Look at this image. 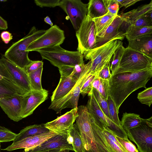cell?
Wrapping results in <instances>:
<instances>
[{
    "mask_svg": "<svg viewBox=\"0 0 152 152\" xmlns=\"http://www.w3.org/2000/svg\"><path fill=\"white\" fill-rule=\"evenodd\" d=\"M152 75V67L133 73L123 72L111 75L109 79L108 94L114 102L118 113L122 104L133 92L143 87Z\"/></svg>",
    "mask_w": 152,
    "mask_h": 152,
    "instance_id": "6da1fadb",
    "label": "cell"
},
{
    "mask_svg": "<svg viewBox=\"0 0 152 152\" xmlns=\"http://www.w3.org/2000/svg\"><path fill=\"white\" fill-rule=\"evenodd\" d=\"M45 30H38L33 26L25 37L13 43L5 52L4 56L8 60L21 68L25 67L32 61L28 58L27 48L30 44L46 32Z\"/></svg>",
    "mask_w": 152,
    "mask_h": 152,
    "instance_id": "7a4b0ae2",
    "label": "cell"
},
{
    "mask_svg": "<svg viewBox=\"0 0 152 152\" xmlns=\"http://www.w3.org/2000/svg\"><path fill=\"white\" fill-rule=\"evenodd\" d=\"M122 41L113 39L87 52L84 55L85 58L90 62V72L96 75L107 64L110 62L113 53L123 45Z\"/></svg>",
    "mask_w": 152,
    "mask_h": 152,
    "instance_id": "3957f363",
    "label": "cell"
},
{
    "mask_svg": "<svg viewBox=\"0 0 152 152\" xmlns=\"http://www.w3.org/2000/svg\"><path fill=\"white\" fill-rule=\"evenodd\" d=\"M37 51L40 53L43 59L48 61L58 69L64 66H74L84 64V56L79 51L67 50L60 45L42 48Z\"/></svg>",
    "mask_w": 152,
    "mask_h": 152,
    "instance_id": "277c9868",
    "label": "cell"
},
{
    "mask_svg": "<svg viewBox=\"0 0 152 152\" xmlns=\"http://www.w3.org/2000/svg\"><path fill=\"white\" fill-rule=\"evenodd\" d=\"M151 67L152 58L130 48H125L118 66L111 75L136 72Z\"/></svg>",
    "mask_w": 152,
    "mask_h": 152,
    "instance_id": "5b68a950",
    "label": "cell"
},
{
    "mask_svg": "<svg viewBox=\"0 0 152 152\" xmlns=\"http://www.w3.org/2000/svg\"><path fill=\"white\" fill-rule=\"evenodd\" d=\"M90 63L89 61L86 64L85 70L69 92L62 98L51 102L49 109L59 112L66 108L73 109L77 107L81 88L84 83L92 75L90 72Z\"/></svg>",
    "mask_w": 152,
    "mask_h": 152,
    "instance_id": "8992f818",
    "label": "cell"
},
{
    "mask_svg": "<svg viewBox=\"0 0 152 152\" xmlns=\"http://www.w3.org/2000/svg\"><path fill=\"white\" fill-rule=\"evenodd\" d=\"M77 115L75 124L79 131L85 152H99L94 140L86 106L77 107Z\"/></svg>",
    "mask_w": 152,
    "mask_h": 152,
    "instance_id": "52a82bcc",
    "label": "cell"
},
{
    "mask_svg": "<svg viewBox=\"0 0 152 152\" xmlns=\"http://www.w3.org/2000/svg\"><path fill=\"white\" fill-rule=\"evenodd\" d=\"M78 42L77 51L83 55L96 48V33L92 18L87 15L76 31Z\"/></svg>",
    "mask_w": 152,
    "mask_h": 152,
    "instance_id": "ba28073f",
    "label": "cell"
},
{
    "mask_svg": "<svg viewBox=\"0 0 152 152\" xmlns=\"http://www.w3.org/2000/svg\"><path fill=\"white\" fill-rule=\"evenodd\" d=\"M137 145L140 152H152V117L126 133Z\"/></svg>",
    "mask_w": 152,
    "mask_h": 152,
    "instance_id": "9c48e42d",
    "label": "cell"
},
{
    "mask_svg": "<svg viewBox=\"0 0 152 152\" xmlns=\"http://www.w3.org/2000/svg\"><path fill=\"white\" fill-rule=\"evenodd\" d=\"M65 38L64 31L55 25L51 26L44 34L31 43L26 51H37L42 48L60 45L63 43Z\"/></svg>",
    "mask_w": 152,
    "mask_h": 152,
    "instance_id": "30bf717a",
    "label": "cell"
},
{
    "mask_svg": "<svg viewBox=\"0 0 152 152\" xmlns=\"http://www.w3.org/2000/svg\"><path fill=\"white\" fill-rule=\"evenodd\" d=\"M58 6L66 14L76 31L87 15L88 4L80 0H60Z\"/></svg>",
    "mask_w": 152,
    "mask_h": 152,
    "instance_id": "8fae6325",
    "label": "cell"
},
{
    "mask_svg": "<svg viewBox=\"0 0 152 152\" xmlns=\"http://www.w3.org/2000/svg\"><path fill=\"white\" fill-rule=\"evenodd\" d=\"M54 150L74 151L70 134H57L38 146L25 149L23 152H46Z\"/></svg>",
    "mask_w": 152,
    "mask_h": 152,
    "instance_id": "7c38bea8",
    "label": "cell"
},
{
    "mask_svg": "<svg viewBox=\"0 0 152 152\" xmlns=\"http://www.w3.org/2000/svg\"><path fill=\"white\" fill-rule=\"evenodd\" d=\"M77 108H73L53 121L44 124V126L50 131L58 134H69L77 117Z\"/></svg>",
    "mask_w": 152,
    "mask_h": 152,
    "instance_id": "4fadbf2b",
    "label": "cell"
},
{
    "mask_svg": "<svg viewBox=\"0 0 152 152\" xmlns=\"http://www.w3.org/2000/svg\"><path fill=\"white\" fill-rule=\"evenodd\" d=\"M48 91L45 89L42 91L31 90L23 95L22 100V118L31 115L35 110L46 100Z\"/></svg>",
    "mask_w": 152,
    "mask_h": 152,
    "instance_id": "5bb4252c",
    "label": "cell"
},
{
    "mask_svg": "<svg viewBox=\"0 0 152 152\" xmlns=\"http://www.w3.org/2000/svg\"><path fill=\"white\" fill-rule=\"evenodd\" d=\"M23 95L18 93L0 99V106L9 118L18 122L22 118V100Z\"/></svg>",
    "mask_w": 152,
    "mask_h": 152,
    "instance_id": "9a60e30c",
    "label": "cell"
},
{
    "mask_svg": "<svg viewBox=\"0 0 152 152\" xmlns=\"http://www.w3.org/2000/svg\"><path fill=\"white\" fill-rule=\"evenodd\" d=\"M0 61L4 64L16 85L27 93L32 90L28 74L24 69L8 60L4 55H2Z\"/></svg>",
    "mask_w": 152,
    "mask_h": 152,
    "instance_id": "2e32d148",
    "label": "cell"
},
{
    "mask_svg": "<svg viewBox=\"0 0 152 152\" xmlns=\"http://www.w3.org/2000/svg\"><path fill=\"white\" fill-rule=\"evenodd\" d=\"M57 134H58L50 131L38 135L27 137L12 143L6 148L1 150L10 151L19 149L34 147L40 145L48 139Z\"/></svg>",
    "mask_w": 152,
    "mask_h": 152,
    "instance_id": "e0dca14e",
    "label": "cell"
},
{
    "mask_svg": "<svg viewBox=\"0 0 152 152\" xmlns=\"http://www.w3.org/2000/svg\"><path fill=\"white\" fill-rule=\"evenodd\" d=\"M124 22L120 15L115 18L108 28L102 38L96 37V47L101 45L113 39L123 40L125 37V33L119 31L122 24Z\"/></svg>",
    "mask_w": 152,
    "mask_h": 152,
    "instance_id": "ac0fdd59",
    "label": "cell"
},
{
    "mask_svg": "<svg viewBox=\"0 0 152 152\" xmlns=\"http://www.w3.org/2000/svg\"><path fill=\"white\" fill-rule=\"evenodd\" d=\"M89 96L86 106L90 118L100 128L109 126L106 116L105 115L91 91L88 94Z\"/></svg>",
    "mask_w": 152,
    "mask_h": 152,
    "instance_id": "d6986e66",
    "label": "cell"
},
{
    "mask_svg": "<svg viewBox=\"0 0 152 152\" xmlns=\"http://www.w3.org/2000/svg\"><path fill=\"white\" fill-rule=\"evenodd\" d=\"M74 73L73 70L69 75H61L59 83L51 97V102L65 96L74 87L78 80L73 77Z\"/></svg>",
    "mask_w": 152,
    "mask_h": 152,
    "instance_id": "ffe728a7",
    "label": "cell"
},
{
    "mask_svg": "<svg viewBox=\"0 0 152 152\" xmlns=\"http://www.w3.org/2000/svg\"><path fill=\"white\" fill-rule=\"evenodd\" d=\"M128 48L152 58V35L128 41Z\"/></svg>",
    "mask_w": 152,
    "mask_h": 152,
    "instance_id": "44dd1931",
    "label": "cell"
},
{
    "mask_svg": "<svg viewBox=\"0 0 152 152\" xmlns=\"http://www.w3.org/2000/svg\"><path fill=\"white\" fill-rule=\"evenodd\" d=\"M118 15V14L113 15L107 11L102 16L92 19L94 23L97 37H103L108 28Z\"/></svg>",
    "mask_w": 152,
    "mask_h": 152,
    "instance_id": "7402d4cb",
    "label": "cell"
},
{
    "mask_svg": "<svg viewBox=\"0 0 152 152\" xmlns=\"http://www.w3.org/2000/svg\"><path fill=\"white\" fill-rule=\"evenodd\" d=\"M152 11V1L147 4L142 5L137 8L120 15L124 22L129 25L148 12Z\"/></svg>",
    "mask_w": 152,
    "mask_h": 152,
    "instance_id": "603a6c76",
    "label": "cell"
},
{
    "mask_svg": "<svg viewBox=\"0 0 152 152\" xmlns=\"http://www.w3.org/2000/svg\"><path fill=\"white\" fill-rule=\"evenodd\" d=\"M50 131L44 126V124H34L26 127L17 134L12 143L20 141L27 137L45 133Z\"/></svg>",
    "mask_w": 152,
    "mask_h": 152,
    "instance_id": "cb8c5ba5",
    "label": "cell"
},
{
    "mask_svg": "<svg viewBox=\"0 0 152 152\" xmlns=\"http://www.w3.org/2000/svg\"><path fill=\"white\" fill-rule=\"evenodd\" d=\"M26 93L16 84L5 78L0 80V99L16 93L23 95Z\"/></svg>",
    "mask_w": 152,
    "mask_h": 152,
    "instance_id": "d4e9b609",
    "label": "cell"
},
{
    "mask_svg": "<svg viewBox=\"0 0 152 152\" xmlns=\"http://www.w3.org/2000/svg\"><path fill=\"white\" fill-rule=\"evenodd\" d=\"M125 34L128 41L150 36L152 35V26L137 27L129 25Z\"/></svg>",
    "mask_w": 152,
    "mask_h": 152,
    "instance_id": "484cf974",
    "label": "cell"
},
{
    "mask_svg": "<svg viewBox=\"0 0 152 152\" xmlns=\"http://www.w3.org/2000/svg\"><path fill=\"white\" fill-rule=\"evenodd\" d=\"M146 120L141 118L139 115L125 112L123 114L121 125L126 133L130 129L138 126Z\"/></svg>",
    "mask_w": 152,
    "mask_h": 152,
    "instance_id": "4316f807",
    "label": "cell"
},
{
    "mask_svg": "<svg viewBox=\"0 0 152 152\" xmlns=\"http://www.w3.org/2000/svg\"><path fill=\"white\" fill-rule=\"evenodd\" d=\"M90 118L94 140L99 152H113L105 140L101 128L96 124L92 118Z\"/></svg>",
    "mask_w": 152,
    "mask_h": 152,
    "instance_id": "83f0119b",
    "label": "cell"
},
{
    "mask_svg": "<svg viewBox=\"0 0 152 152\" xmlns=\"http://www.w3.org/2000/svg\"><path fill=\"white\" fill-rule=\"evenodd\" d=\"M88 4L87 15L92 19L102 16L107 12L102 0H90Z\"/></svg>",
    "mask_w": 152,
    "mask_h": 152,
    "instance_id": "f1b7e54d",
    "label": "cell"
},
{
    "mask_svg": "<svg viewBox=\"0 0 152 152\" xmlns=\"http://www.w3.org/2000/svg\"><path fill=\"white\" fill-rule=\"evenodd\" d=\"M72 139V143L75 152H85L83 142L79 129L76 124L73 127L69 132Z\"/></svg>",
    "mask_w": 152,
    "mask_h": 152,
    "instance_id": "f546056e",
    "label": "cell"
},
{
    "mask_svg": "<svg viewBox=\"0 0 152 152\" xmlns=\"http://www.w3.org/2000/svg\"><path fill=\"white\" fill-rule=\"evenodd\" d=\"M43 66L28 74L32 90L41 91L43 90L41 84Z\"/></svg>",
    "mask_w": 152,
    "mask_h": 152,
    "instance_id": "4dcf8cb0",
    "label": "cell"
},
{
    "mask_svg": "<svg viewBox=\"0 0 152 152\" xmlns=\"http://www.w3.org/2000/svg\"><path fill=\"white\" fill-rule=\"evenodd\" d=\"M92 87L102 96L107 99L108 96L109 80H105L99 77L97 75L92 83Z\"/></svg>",
    "mask_w": 152,
    "mask_h": 152,
    "instance_id": "1f68e13d",
    "label": "cell"
},
{
    "mask_svg": "<svg viewBox=\"0 0 152 152\" xmlns=\"http://www.w3.org/2000/svg\"><path fill=\"white\" fill-rule=\"evenodd\" d=\"M107 100L108 104L110 119L118 126L122 127L121 121L118 118L117 108L114 102L109 95Z\"/></svg>",
    "mask_w": 152,
    "mask_h": 152,
    "instance_id": "d6a6232c",
    "label": "cell"
},
{
    "mask_svg": "<svg viewBox=\"0 0 152 152\" xmlns=\"http://www.w3.org/2000/svg\"><path fill=\"white\" fill-rule=\"evenodd\" d=\"M91 91L102 111L106 116L109 119L110 116L107 99L102 96L95 88L93 87Z\"/></svg>",
    "mask_w": 152,
    "mask_h": 152,
    "instance_id": "836d02e7",
    "label": "cell"
},
{
    "mask_svg": "<svg viewBox=\"0 0 152 152\" xmlns=\"http://www.w3.org/2000/svg\"><path fill=\"white\" fill-rule=\"evenodd\" d=\"M137 98L141 103L147 105L150 107L152 103V87L146 88L139 93Z\"/></svg>",
    "mask_w": 152,
    "mask_h": 152,
    "instance_id": "e575fe53",
    "label": "cell"
},
{
    "mask_svg": "<svg viewBox=\"0 0 152 152\" xmlns=\"http://www.w3.org/2000/svg\"><path fill=\"white\" fill-rule=\"evenodd\" d=\"M130 25L137 27L152 26V11L146 13Z\"/></svg>",
    "mask_w": 152,
    "mask_h": 152,
    "instance_id": "d590c367",
    "label": "cell"
},
{
    "mask_svg": "<svg viewBox=\"0 0 152 152\" xmlns=\"http://www.w3.org/2000/svg\"><path fill=\"white\" fill-rule=\"evenodd\" d=\"M125 48L122 45L119 47L113 53L111 64L110 66V69L112 72L111 74L118 68Z\"/></svg>",
    "mask_w": 152,
    "mask_h": 152,
    "instance_id": "8d00e7d4",
    "label": "cell"
},
{
    "mask_svg": "<svg viewBox=\"0 0 152 152\" xmlns=\"http://www.w3.org/2000/svg\"><path fill=\"white\" fill-rule=\"evenodd\" d=\"M17 134L8 129L0 126V142L13 141Z\"/></svg>",
    "mask_w": 152,
    "mask_h": 152,
    "instance_id": "74e56055",
    "label": "cell"
},
{
    "mask_svg": "<svg viewBox=\"0 0 152 152\" xmlns=\"http://www.w3.org/2000/svg\"><path fill=\"white\" fill-rule=\"evenodd\" d=\"M107 11L111 14H118L120 7L116 0H102Z\"/></svg>",
    "mask_w": 152,
    "mask_h": 152,
    "instance_id": "f35d334b",
    "label": "cell"
},
{
    "mask_svg": "<svg viewBox=\"0 0 152 152\" xmlns=\"http://www.w3.org/2000/svg\"><path fill=\"white\" fill-rule=\"evenodd\" d=\"M116 137L126 152H139L135 146L128 139L122 138L116 136Z\"/></svg>",
    "mask_w": 152,
    "mask_h": 152,
    "instance_id": "ab89813d",
    "label": "cell"
},
{
    "mask_svg": "<svg viewBox=\"0 0 152 152\" xmlns=\"http://www.w3.org/2000/svg\"><path fill=\"white\" fill-rule=\"evenodd\" d=\"M96 75H91L83 84L80 91V94L83 97L88 94L91 91L92 88V83Z\"/></svg>",
    "mask_w": 152,
    "mask_h": 152,
    "instance_id": "60d3db41",
    "label": "cell"
},
{
    "mask_svg": "<svg viewBox=\"0 0 152 152\" xmlns=\"http://www.w3.org/2000/svg\"><path fill=\"white\" fill-rule=\"evenodd\" d=\"M60 0H34L37 6L41 7H55L58 6Z\"/></svg>",
    "mask_w": 152,
    "mask_h": 152,
    "instance_id": "b9f144b4",
    "label": "cell"
},
{
    "mask_svg": "<svg viewBox=\"0 0 152 152\" xmlns=\"http://www.w3.org/2000/svg\"><path fill=\"white\" fill-rule=\"evenodd\" d=\"M43 62L42 61H33L25 68L24 69L28 74L36 71L42 66H43Z\"/></svg>",
    "mask_w": 152,
    "mask_h": 152,
    "instance_id": "7bdbcfd3",
    "label": "cell"
},
{
    "mask_svg": "<svg viewBox=\"0 0 152 152\" xmlns=\"http://www.w3.org/2000/svg\"><path fill=\"white\" fill-rule=\"evenodd\" d=\"M110 62L107 64L98 73V76L102 79L109 80L111 76L110 70Z\"/></svg>",
    "mask_w": 152,
    "mask_h": 152,
    "instance_id": "ee69618b",
    "label": "cell"
},
{
    "mask_svg": "<svg viewBox=\"0 0 152 152\" xmlns=\"http://www.w3.org/2000/svg\"><path fill=\"white\" fill-rule=\"evenodd\" d=\"M0 75L10 81L15 83L12 77L7 69L6 67L0 61Z\"/></svg>",
    "mask_w": 152,
    "mask_h": 152,
    "instance_id": "f6af8a7d",
    "label": "cell"
},
{
    "mask_svg": "<svg viewBox=\"0 0 152 152\" xmlns=\"http://www.w3.org/2000/svg\"><path fill=\"white\" fill-rule=\"evenodd\" d=\"M118 2L120 7H124L125 9L133 5L141 0H116Z\"/></svg>",
    "mask_w": 152,
    "mask_h": 152,
    "instance_id": "bcb514c9",
    "label": "cell"
},
{
    "mask_svg": "<svg viewBox=\"0 0 152 152\" xmlns=\"http://www.w3.org/2000/svg\"><path fill=\"white\" fill-rule=\"evenodd\" d=\"M1 37L2 40L5 44H8L12 39V34L8 31H3L1 34Z\"/></svg>",
    "mask_w": 152,
    "mask_h": 152,
    "instance_id": "7dc6e473",
    "label": "cell"
},
{
    "mask_svg": "<svg viewBox=\"0 0 152 152\" xmlns=\"http://www.w3.org/2000/svg\"><path fill=\"white\" fill-rule=\"evenodd\" d=\"M7 28L8 24L7 21L0 16V29L6 30Z\"/></svg>",
    "mask_w": 152,
    "mask_h": 152,
    "instance_id": "c3c4849f",
    "label": "cell"
},
{
    "mask_svg": "<svg viewBox=\"0 0 152 152\" xmlns=\"http://www.w3.org/2000/svg\"><path fill=\"white\" fill-rule=\"evenodd\" d=\"M44 21L46 23L49 24L51 26H53V23L49 16H47L45 17L44 18Z\"/></svg>",
    "mask_w": 152,
    "mask_h": 152,
    "instance_id": "681fc988",
    "label": "cell"
},
{
    "mask_svg": "<svg viewBox=\"0 0 152 152\" xmlns=\"http://www.w3.org/2000/svg\"><path fill=\"white\" fill-rule=\"evenodd\" d=\"M4 77H3L2 76L0 75V80H1L3 79Z\"/></svg>",
    "mask_w": 152,
    "mask_h": 152,
    "instance_id": "f907efd6",
    "label": "cell"
},
{
    "mask_svg": "<svg viewBox=\"0 0 152 152\" xmlns=\"http://www.w3.org/2000/svg\"><path fill=\"white\" fill-rule=\"evenodd\" d=\"M7 1V0H0V1H1V2H3L6 1Z\"/></svg>",
    "mask_w": 152,
    "mask_h": 152,
    "instance_id": "816d5d0a",
    "label": "cell"
},
{
    "mask_svg": "<svg viewBox=\"0 0 152 152\" xmlns=\"http://www.w3.org/2000/svg\"><path fill=\"white\" fill-rule=\"evenodd\" d=\"M0 147H1V145H0Z\"/></svg>",
    "mask_w": 152,
    "mask_h": 152,
    "instance_id": "f5cc1de1",
    "label": "cell"
}]
</instances>
